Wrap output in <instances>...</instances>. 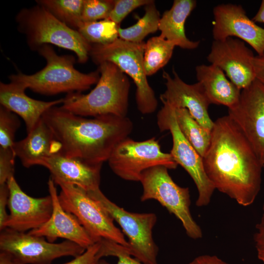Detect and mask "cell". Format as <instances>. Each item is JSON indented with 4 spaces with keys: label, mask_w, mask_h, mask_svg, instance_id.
Returning a JSON list of instances; mask_svg holds the SVG:
<instances>
[{
    "label": "cell",
    "mask_w": 264,
    "mask_h": 264,
    "mask_svg": "<svg viewBox=\"0 0 264 264\" xmlns=\"http://www.w3.org/2000/svg\"><path fill=\"white\" fill-rule=\"evenodd\" d=\"M202 159L215 189L241 205L253 203L260 190L263 165L228 115L214 122L210 144Z\"/></svg>",
    "instance_id": "1"
},
{
    "label": "cell",
    "mask_w": 264,
    "mask_h": 264,
    "mask_svg": "<svg viewBox=\"0 0 264 264\" xmlns=\"http://www.w3.org/2000/svg\"><path fill=\"white\" fill-rule=\"evenodd\" d=\"M61 143V153L91 163L108 161L115 147L129 137L133 124L127 117L105 115L87 118L61 107H53L42 116Z\"/></svg>",
    "instance_id": "2"
},
{
    "label": "cell",
    "mask_w": 264,
    "mask_h": 264,
    "mask_svg": "<svg viewBox=\"0 0 264 264\" xmlns=\"http://www.w3.org/2000/svg\"><path fill=\"white\" fill-rule=\"evenodd\" d=\"M98 66L100 78L95 87L86 94L81 92L67 94L61 107L83 117H127L130 88L127 75L110 62H103Z\"/></svg>",
    "instance_id": "3"
},
{
    "label": "cell",
    "mask_w": 264,
    "mask_h": 264,
    "mask_svg": "<svg viewBox=\"0 0 264 264\" xmlns=\"http://www.w3.org/2000/svg\"><path fill=\"white\" fill-rule=\"evenodd\" d=\"M37 51L46 60V66L33 74L22 72L12 74L9 76L10 82L20 84L35 92L51 95L82 92L99 79L98 69L88 73L78 71L74 67L76 59L74 56L59 55L49 44L43 45Z\"/></svg>",
    "instance_id": "4"
},
{
    "label": "cell",
    "mask_w": 264,
    "mask_h": 264,
    "mask_svg": "<svg viewBox=\"0 0 264 264\" xmlns=\"http://www.w3.org/2000/svg\"><path fill=\"white\" fill-rule=\"evenodd\" d=\"M18 31L33 50L44 44H53L73 51L79 63L87 62L91 44L75 29L60 22L42 6L37 4L21 9L17 14Z\"/></svg>",
    "instance_id": "5"
},
{
    "label": "cell",
    "mask_w": 264,
    "mask_h": 264,
    "mask_svg": "<svg viewBox=\"0 0 264 264\" xmlns=\"http://www.w3.org/2000/svg\"><path fill=\"white\" fill-rule=\"evenodd\" d=\"M145 43H135L118 38L106 44H91L89 57L98 66L109 62L130 76L135 86V101L143 114L154 113L158 105L155 93L149 85L144 66Z\"/></svg>",
    "instance_id": "6"
},
{
    "label": "cell",
    "mask_w": 264,
    "mask_h": 264,
    "mask_svg": "<svg viewBox=\"0 0 264 264\" xmlns=\"http://www.w3.org/2000/svg\"><path fill=\"white\" fill-rule=\"evenodd\" d=\"M168 170L165 166L159 165L142 173L140 180L143 188L140 200H157L180 220L186 234L190 238L200 239L202 236L201 229L190 212L189 188L177 185Z\"/></svg>",
    "instance_id": "7"
},
{
    "label": "cell",
    "mask_w": 264,
    "mask_h": 264,
    "mask_svg": "<svg viewBox=\"0 0 264 264\" xmlns=\"http://www.w3.org/2000/svg\"><path fill=\"white\" fill-rule=\"evenodd\" d=\"M54 182L61 188L59 198L63 208L76 218L95 242L106 239L129 248L128 241L113 219L87 192L61 181Z\"/></svg>",
    "instance_id": "8"
},
{
    "label": "cell",
    "mask_w": 264,
    "mask_h": 264,
    "mask_svg": "<svg viewBox=\"0 0 264 264\" xmlns=\"http://www.w3.org/2000/svg\"><path fill=\"white\" fill-rule=\"evenodd\" d=\"M87 193L120 225L128 239L130 255L143 264H158V248L153 237L156 215L129 212L110 200L100 189Z\"/></svg>",
    "instance_id": "9"
},
{
    "label": "cell",
    "mask_w": 264,
    "mask_h": 264,
    "mask_svg": "<svg viewBox=\"0 0 264 264\" xmlns=\"http://www.w3.org/2000/svg\"><path fill=\"white\" fill-rule=\"evenodd\" d=\"M108 161L115 175L133 181H140L142 173L154 166L175 169L178 165L170 153L161 151L154 137L142 141L126 138L115 147Z\"/></svg>",
    "instance_id": "10"
},
{
    "label": "cell",
    "mask_w": 264,
    "mask_h": 264,
    "mask_svg": "<svg viewBox=\"0 0 264 264\" xmlns=\"http://www.w3.org/2000/svg\"><path fill=\"white\" fill-rule=\"evenodd\" d=\"M157 124L160 132L169 131L171 133L173 146L170 154L176 163L187 171L196 184L198 192L196 205H207L215 188L205 173L202 157L181 132L176 121L175 109L163 104L157 114Z\"/></svg>",
    "instance_id": "11"
},
{
    "label": "cell",
    "mask_w": 264,
    "mask_h": 264,
    "mask_svg": "<svg viewBox=\"0 0 264 264\" xmlns=\"http://www.w3.org/2000/svg\"><path fill=\"white\" fill-rule=\"evenodd\" d=\"M44 238L5 228L0 231V250L18 264H50L62 257H78L86 250L69 241L54 243Z\"/></svg>",
    "instance_id": "12"
},
{
    "label": "cell",
    "mask_w": 264,
    "mask_h": 264,
    "mask_svg": "<svg viewBox=\"0 0 264 264\" xmlns=\"http://www.w3.org/2000/svg\"><path fill=\"white\" fill-rule=\"evenodd\" d=\"M228 116L246 137L264 165V84L255 79L241 90L239 100L228 109Z\"/></svg>",
    "instance_id": "13"
},
{
    "label": "cell",
    "mask_w": 264,
    "mask_h": 264,
    "mask_svg": "<svg viewBox=\"0 0 264 264\" xmlns=\"http://www.w3.org/2000/svg\"><path fill=\"white\" fill-rule=\"evenodd\" d=\"M243 41L233 37L214 40L207 59L224 71L239 89L248 87L256 78L251 63L253 51Z\"/></svg>",
    "instance_id": "14"
},
{
    "label": "cell",
    "mask_w": 264,
    "mask_h": 264,
    "mask_svg": "<svg viewBox=\"0 0 264 264\" xmlns=\"http://www.w3.org/2000/svg\"><path fill=\"white\" fill-rule=\"evenodd\" d=\"M214 40L236 37L246 43L260 55L264 52V28L250 19L240 5L219 4L213 9Z\"/></svg>",
    "instance_id": "15"
},
{
    "label": "cell",
    "mask_w": 264,
    "mask_h": 264,
    "mask_svg": "<svg viewBox=\"0 0 264 264\" xmlns=\"http://www.w3.org/2000/svg\"><path fill=\"white\" fill-rule=\"evenodd\" d=\"M8 207L10 211L4 228L25 232L37 229L50 218L53 210L51 196L33 198L25 193L15 177L9 179Z\"/></svg>",
    "instance_id": "16"
},
{
    "label": "cell",
    "mask_w": 264,
    "mask_h": 264,
    "mask_svg": "<svg viewBox=\"0 0 264 264\" xmlns=\"http://www.w3.org/2000/svg\"><path fill=\"white\" fill-rule=\"evenodd\" d=\"M173 76L164 71L166 89L160 96L163 104L175 109H187L191 116L205 129L211 132L214 125L208 113L211 104L202 85L199 82L189 84L184 82L173 69Z\"/></svg>",
    "instance_id": "17"
},
{
    "label": "cell",
    "mask_w": 264,
    "mask_h": 264,
    "mask_svg": "<svg viewBox=\"0 0 264 264\" xmlns=\"http://www.w3.org/2000/svg\"><path fill=\"white\" fill-rule=\"evenodd\" d=\"M47 184L53 205L51 216L40 227L28 233L44 237L51 242H54L58 238L65 239L86 249L96 243L76 218L63 208L52 178L49 179Z\"/></svg>",
    "instance_id": "18"
},
{
    "label": "cell",
    "mask_w": 264,
    "mask_h": 264,
    "mask_svg": "<svg viewBox=\"0 0 264 264\" xmlns=\"http://www.w3.org/2000/svg\"><path fill=\"white\" fill-rule=\"evenodd\" d=\"M102 164L68 157L60 152L43 159L39 165L49 171L54 181L73 185L89 193L100 189Z\"/></svg>",
    "instance_id": "19"
},
{
    "label": "cell",
    "mask_w": 264,
    "mask_h": 264,
    "mask_svg": "<svg viewBox=\"0 0 264 264\" xmlns=\"http://www.w3.org/2000/svg\"><path fill=\"white\" fill-rule=\"evenodd\" d=\"M26 89L25 87L17 83H0V106L22 118L28 133L43 114L51 108L62 104L64 98L48 102L38 100L27 96L25 93Z\"/></svg>",
    "instance_id": "20"
},
{
    "label": "cell",
    "mask_w": 264,
    "mask_h": 264,
    "mask_svg": "<svg viewBox=\"0 0 264 264\" xmlns=\"http://www.w3.org/2000/svg\"><path fill=\"white\" fill-rule=\"evenodd\" d=\"M12 149L22 165L29 168L61 152L62 146L42 117L25 138L14 142Z\"/></svg>",
    "instance_id": "21"
},
{
    "label": "cell",
    "mask_w": 264,
    "mask_h": 264,
    "mask_svg": "<svg viewBox=\"0 0 264 264\" xmlns=\"http://www.w3.org/2000/svg\"><path fill=\"white\" fill-rule=\"evenodd\" d=\"M198 82L202 85L211 104L230 109L238 102L241 90L219 67L210 64L196 67Z\"/></svg>",
    "instance_id": "22"
},
{
    "label": "cell",
    "mask_w": 264,
    "mask_h": 264,
    "mask_svg": "<svg viewBox=\"0 0 264 264\" xmlns=\"http://www.w3.org/2000/svg\"><path fill=\"white\" fill-rule=\"evenodd\" d=\"M196 6L195 0H175L171 8L166 10L160 17L159 36L182 49H196L200 41L189 40L185 32L186 20Z\"/></svg>",
    "instance_id": "23"
},
{
    "label": "cell",
    "mask_w": 264,
    "mask_h": 264,
    "mask_svg": "<svg viewBox=\"0 0 264 264\" xmlns=\"http://www.w3.org/2000/svg\"><path fill=\"white\" fill-rule=\"evenodd\" d=\"M175 114L181 132L203 157L210 144L211 132L198 122L186 109H175Z\"/></svg>",
    "instance_id": "24"
},
{
    "label": "cell",
    "mask_w": 264,
    "mask_h": 264,
    "mask_svg": "<svg viewBox=\"0 0 264 264\" xmlns=\"http://www.w3.org/2000/svg\"><path fill=\"white\" fill-rule=\"evenodd\" d=\"M160 14L154 0L145 5V14L134 24L127 28L119 27V38L130 42L140 43L149 34L158 30Z\"/></svg>",
    "instance_id": "25"
},
{
    "label": "cell",
    "mask_w": 264,
    "mask_h": 264,
    "mask_svg": "<svg viewBox=\"0 0 264 264\" xmlns=\"http://www.w3.org/2000/svg\"><path fill=\"white\" fill-rule=\"evenodd\" d=\"M175 46L160 36L151 38L145 43L143 62L147 76L156 73L169 62Z\"/></svg>",
    "instance_id": "26"
},
{
    "label": "cell",
    "mask_w": 264,
    "mask_h": 264,
    "mask_svg": "<svg viewBox=\"0 0 264 264\" xmlns=\"http://www.w3.org/2000/svg\"><path fill=\"white\" fill-rule=\"evenodd\" d=\"M85 0H38L56 19L68 27L77 30L83 22L82 13Z\"/></svg>",
    "instance_id": "27"
},
{
    "label": "cell",
    "mask_w": 264,
    "mask_h": 264,
    "mask_svg": "<svg viewBox=\"0 0 264 264\" xmlns=\"http://www.w3.org/2000/svg\"><path fill=\"white\" fill-rule=\"evenodd\" d=\"M118 24L109 18L92 22H82L77 29L91 44H110L119 38Z\"/></svg>",
    "instance_id": "28"
},
{
    "label": "cell",
    "mask_w": 264,
    "mask_h": 264,
    "mask_svg": "<svg viewBox=\"0 0 264 264\" xmlns=\"http://www.w3.org/2000/svg\"><path fill=\"white\" fill-rule=\"evenodd\" d=\"M20 121L16 114L7 109L0 107V148L12 149L16 132Z\"/></svg>",
    "instance_id": "29"
},
{
    "label": "cell",
    "mask_w": 264,
    "mask_h": 264,
    "mask_svg": "<svg viewBox=\"0 0 264 264\" xmlns=\"http://www.w3.org/2000/svg\"><path fill=\"white\" fill-rule=\"evenodd\" d=\"M114 4L113 0H85L82 22H92L109 18Z\"/></svg>",
    "instance_id": "30"
},
{
    "label": "cell",
    "mask_w": 264,
    "mask_h": 264,
    "mask_svg": "<svg viewBox=\"0 0 264 264\" xmlns=\"http://www.w3.org/2000/svg\"><path fill=\"white\" fill-rule=\"evenodd\" d=\"M151 0H114L113 7L109 19L119 24L123 19L135 9L145 6Z\"/></svg>",
    "instance_id": "31"
},
{
    "label": "cell",
    "mask_w": 264,
    "mask_h": 264,
    "mask_svg": "<svg viewBox=\"0 0 264 264\" xmlns=\"http://www.w3.org/2000/svg\"><path fill=\"white\" fill-rule=\"evenodd\" d=\"M16 156L12 149L0 148V185L7 183L9 178L14 176Z\"/></svg>",
    "instance_id": "32"
},
{
    "label": "cell",
    "mask_w": 264,
    "mask_h": 264,
    "mask_svg": "<svg viewBox=\"0 0 264 264\" xmlns=\"http://www.w3.org/2000/svg\"><path fill=\"white\" fill-rule=\"evenodd\" d=\"M109 256L118 258L116 264H143L135 258H132L129 249L116 242H112L108 249ZM97 264H109L104 260H100Z\"/></svg>",
    "instance_id": "33"
},
{
    "label": "cell",
    "mask_w": 264,
    "mask_h": 264,
    "mask_svg": "<svg viewBox=\"0 0 264 264\" xmlns=\"http://www.w3.org/2000/svg\"><path fill=\"white\" fill-rule=\"evenodd\" d=\"M100 241L89 247L81 255L63 264H97L102 256Z\"/></svg>",
    "instance_id": "34"
},
{
    "label": "cell",
    "mask_w": 264,
    "mask_h": 264,
    "mask_svg": "<svg viewBox=\"0 0 264 264\" xmlns=\"http://www.w3.org/2000/svg\"><path fill=\"white\" fill-rule=\"evenodd\" d=\"M9 191L7 183L0 185V230L4 229L5 224L8 218L9 214L6 211L8 206Z\"/></svg>",
    "instance_id": "35"
},
{
    "label": "cell",
    "mask_w": 264,
    "mask_h": 264,
    "mask_svg": "<svg viewBox=\"0 0 264 264\" xmlns=\"http://www.w3.org/2000/svg\"><path fill=\"white\" fill-rule=\"evenodd\" d=\"M256 227L257 232L254 235V240L257 255L258 259L264 263V213Z\"/></svg>",
    "instance_id": "36"
},
{
    "label": "cell",
    "mask_w": 264,
    "mask_h": 264,
    "mask_svg": "<svg viewBox=\"0 0 264 264\" xmlns=\"http://www.w3.org/2000/svg\"><path fill=\"white\" fill-rule=\"evenodd\" d=\"M256 79L264 84V52L254 56L251 61Z\"/></svg>",
    "instance_id": "37"
},
{
    "label": "cell",
    "mask_w": 264,
    "mask_h": 264,
    "mask_svg": "<svg viewBox=\"0 0 264 264\" xmlns=\"http://www.w3.org/2000/svg\"><path fill=\"white\" fill-rule=\"evenodd\" d=\"M188 264H228L215 255H203L194 259Z\"/></svg>",
    "instance_id": "38"
},
{
    "label": "cell",
    "mask_w": 264,
    "mask_h": 264,
    "mask_svg": "<svg viewBox=\"0 0 264 264\" xmlns=\"http://www.w3.org/2000/svg\"><path fill=\"white\" fill-rule=\"evenodd\" d=\"M252 20L255 22L264 23V0L262 1L258 11Z\"/></svg>",
    "instance_id": "39"
},
{
    "label": "cell",
    "mask_w": 264,
    "mask_h": 264,
    "mask_svg": "<svg viewBox=\"0 0 264 264\" xmlns=\"http://www.w3.org/2000/svg\"><path fill=\"white\" fill-rule=\"evenodd\" d=\"M0 264H18L9 253L0 251Z\"/></svg>",
    "instance_id": "40"
},
{
    "label": "cell",
    "mask_w": 264,
    "mask_h": 264,
    "mask_svg": "<svg viewBox=\"0 0 264 264\" xmlns=\"http://www.w3.org/2000/svg\"><path fill=\"white\" fill-rule=\"evenodd\" d=\"M263 210L264 211V205H263Z\"/></svg>",
    "instance_id": "41"
},
{
    "label": "cell",
    "mask_w": 264,
    "mask_h": 264,
    "mask_svg": "<svg viewBox=\"0 0 264 264\" xmlns=\"http://www.w3.org/2000/svg\"><path fill=\"white\" fill-rule=\"evenodd\" d=\"M263 167H264V166H263Z\"/></svg>",
    "instance_id": "42"
}]
</instances>
